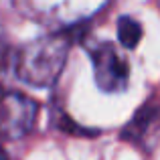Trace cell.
Segmentation results:
<instances>
[{
	"mask_svg": "<svg viewBox=\"0 0 160 160\" xmlns=\"http://www.w3.org/2000/svg\"><path fill=\"white\" fill-rule=\"evenodd\" d=\"M32 20L51 28H67L99 12L109 0H18Z\"/></svg>",
	"mask_w": 160,
	"mask_h": 160,
	"instance_id": "obj_2",
	"label": "cell"
},
{
	"mask_svg": "<svg viewBox=\"0 0 160 160\" xmlns=\"http://www.w3.org/2000/svg\"><path fill=\"white\" fill-rule=\"evenodd\" d=\"M71 39L65 32L45 35L12 55V77L32 87H49L59 79L69 55Z\"/></svg>",
	"mask_w": 160,
	"mask_h": 160,
	"instance_id": "obj_1",
	"label": "cell"
},
{
	"mask_svg": "<svg viewBox=\"0 0 160 160\" xmlns=\"http://www.w3.org/2000/svg\"><path fill=\"white\" fill-rule=\"evenodd\" d=\"M0 160H6V154H4V150H0Z\"/></svg>",
	"mask_w": 160,
	"mask_h": 160,
	"instance_id": "obj_6",
	"label": "cell"
},
{
	"mask_svg": "<svg viewBox=\"0 0 160 160\" xmlns=\"http://www.w3.org/2000/svg\"><path fill=\"white\" fill-rule=\"evenodd\" d=\"M39 103L18 91H0V140H18L32 130Z\"/></svg>",
	"mask_w": 160,
	"mask_h": 160,
	"instance_id": "obj_3",
	"label": "cell"
},
{
	"mask_svg": "<svg viewBox=\"0 0 160 160\" xmlns=\"http://www.w3.org/2000/svg\"><path fill=\"white\" fill-rule=\"evenodd\" d=\"M89 57L93 63V77L95 83L106 93H120L128 87L130 81V67L126 59L116 51L109 43H95L89 47Z\"/></svg>",
	"mask_w": 160,
	"mask_h": 160,
	"instance_id": "obj_4",
	"label": "cell"
},
{
	"mask_svg": "<svg viewBox=\"0 0 160 160\" xmlns=\"http://www.w3.org/2000/svg\"><path fill=\"white\" fill-rule=\"evenodd\" d=\"M118 37L126 49H134L142 39V24L132 16H122L118 20Z\"/></svg>",
	"mask_w": 160,
	"mask_h": 160,
	"instance_id": "obj_5",
	"label": "cell"
}]
</instances>
